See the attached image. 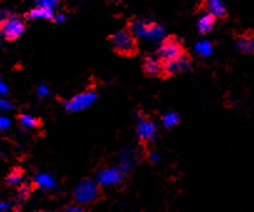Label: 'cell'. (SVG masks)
Returning a JSON list of instances; mask_svg holds the SVG:
<instances>
[{"label":"cell","mask_w":254,"mask_h":212,"mask_svg":"<svg viewBox=\"0 0 254 212\" xmlns=\"http://www.w3.org/2000/svg\"><path fill=\"white\" fill-rule=\"evenodd\" d=\"M110 45L117 55L124 58H135L138 54L137 36L128 28L121 29L109 36Z\"/></svg>","instance_id":"cell-1"},{"label":"cell","mask_w":254,"mask_h":212,"mask_svg":"<svg viewBox=\"0 0 254 212\" xmlns=\"http://www.w3.org/2000/svg\"><path fill=\"white\" fill-rule=\"evenodd\" d=\"M101 192L100 184H96L91 180H82L75 189L74 199L81 206L91 205L101 199Z\"/></svg>","instance_id":"cell-2"},{"label":"cell","mask_w":254,"mask_h":212,"mask_svg":"<svg viewBox=\"0 0 254 212\" xmlns=\"http://www.w3.org/2000/svg\"><path fill=\"white\" fill-rule=\"evenodd\" d=\"M185 53L186 49L181 39H178L177 36H167V38H163L162 43L158 48L157 57L162 62H170V60L182 57Z\"/></svg>","instance_id":"cell-3"},{"label":"cell","mask_w":254,"mask_h":212,"mask_svg":"<svg viewBox=\"0 0 254 212\" xmlns=\"http://www.w3.org/2000/svg\"><path fill=\"white\" fill-rule=\"evenodd\" d=\"M163 63H165V75H163V79H170V77L176 76V75L181 74V72L190 70V67H192V58L186 51L182 57Z\"/></svg>","instance_id":"cell-4"},{"label":"cell","mask_w":254,"mask_h":212,"mask_svg":"<svg viewBox=\"0 0 254 212\" xmlns=\"http://www.w3.org/2000/svg\"><path fill=\"white\" fill-rule=\"evenodd\" d=\"M0 31L5 40L14 41L23 35V33L25 31V24L19 16L11 15L5 21V24L0 28Z\"/></svg>","instance_id":"cell-5"},{"label":"cell","mask_w":254,"mask_h":212,"mask_svg":"<svg viewBox=\"0 0 254 212\" xmlns=\"http://www.w3.org/2000/svg\"><path fill=\"white\" fill-rule=\"evenodd\" d=\"M142 71L148 77H160L165 75V63L158 57H145L142 60Z\"/></svg>","instance_id":"cell-6"},{"label":"cell","mask_w":254,"mask_h":212,"mask_svg":"<svg viewBox=\"0 0 254 212\" xmlns=\"http://www.w3.org/2000/svg\"><path fill=\"white\" fill-rule=\"evenodd\" d=\"M96 97L97 95L94 91H84L72 97L71 100H69L65 104V106H66L69 111H81L89 108L90 105H92V102L96 100Z\"/></svg>","instance_id":"cell-7"},{"label":"cell","mask_w":254,"mask_h":212,"mask_svg":"<svg viewBox=\"0 0 254 212\" xmlns=\"http://www.w3.org/2000/svg\"><path fill=\"white\" fill-rule=\"evenodd\" d=\"M137 136L140 142L148 143L155 139L156 136V125L147 118L141 116L140 124L137 128Z\"/></svg>","instance_id":"cell-8"},{"label":"cell","mask_w":254,"mask_h":212,"mask_svg":"<svg viewBox=\"0 0 254 212\" xmlns=\"http://www.w3.org/2000/svg\"><path fill=\"white\" fill-rule=\"evenodd\" d=\"M237 49L242 54H254V31L247 30L236 36Z\"/></svg>","instance_id":"cell-9"},{"label":"cell","mask_w":254,"mask_h":212,"mask_svg":"<svg viewBox=\"0 0 254 212\" xmlns=\"http://www.w3.org/2000/svg\"><path fill=\"white\" fill-rule=\"evenodd\" d=\"M124 177V172L117 169L104 170L97 176V181L100 185H115L119 184Z\"/></svg>","instance_id":"cell-10"},{"label":"cell","mask_w":254,"mask_h":212,"mask_svg":"<svg viewBox=\"0 0 254 212\" xmlns=\"http://www.w3.org/2000/svg\"><path fill=\"white\" fill-rule=\"evenodd\" d=\"M204 6H206V10L213 14L216 18H226L227 10L222 0H206Z\"/></svg>","instance_id":"cell-11"},{"label":"cell","mask_w":254,"mask_h":212,"mask_svg":"<svg viewBox=\"0 0 254 212\" xmlns=\"http://www.w3.org/2000/svg\"><path fill=\"white\" fill-rule=\"evenodd\" d=\"M145 38L151 39V40H161V39L166 38V31L163 26L158 25L157 23L148 21L147 26H146Z\"/></svg>","instance_id":"cell-12"},{"label":"cell","mask_w":254,"mask_h":212,"mask_svg":"<svg viewBox=\"0 0 254 212\" xmlns=\"http://www.w3.org/2000/svg\"><path fill=\"white\" fill-rule=\"evenodd\" d=\"M26 19L35 20V19H46V20H54V9L44 8V6H36L35 9L26 14Z\"/></svg>","instance_id":"cell-13"},{"label":"cell","mask_w":254,"mask_h":212,"mask_svg":"<svg viewBox=\"0 0 254 212\" xmlns=\"http://www.w3.org/2000/svg\"><path fill=\"white\" fill-rule=\"evenodd\" d=\"M216 25V16L208 13L202 16L198 21V30L201 34H207L212 30Z\"/></svg>","instance_id":"cell-14"},{"label":"cell","mask_w":254,"mask_h":212,"mask_svg":"<svg viewBox=\"0 0 254 212\" xmlns=\"http://www.w3.org/2000/svg\"><path fill=\"white\" fill-rule=\"evenodd\" d=\"M18 120L25 129H36V128H40V126L43 125L40 119H36L34 118V116L26 115V114H20V115H18Z\"/></svg>","instance_id":"cell-15"},{"label":"cell","mask_w":254,"mask_h":212,"mask_svg":"<svg viewBox=\"0 0 254 212\" xmlns=\"http://www.w3.org/2000/svg\"><path fill=\"white\" fill-rule=\"evenodd\" d=\"M23 176L24 170L20 169V167H14L10 174L8 175V177H6V182H8V185H18L23 180Z\"/></svg>","instance_id":"cell-16"},{"label":"cell","mask_w":254,"mask_h":212,"mask_svg":"<svg viewBox=\"0 0 254 212\" xmlns=\"http://www.w3.org/2000/svg\"><path fill=\"white\" fill-rule=\"evenodd\" d=\"M162 123L165 128H173V126L178 125V123H180V116L176 113L165 114V115L162 116Z\"/></svg>","instance_id":"cell-17"},{"label":"cell","mask_w":254,"mask_h":212,"mask_svg":"<svg viewBox=\"0 0 254 212\" xmlns=\"http://www.w3.org/2000/svg\"><path fill=\"white\" fill-rule=\"evenodd\" d=\"M212 44L209 41H202V43H198L196 45V51H198L202 57H209L212 54Z\"/></svg>","instance_id":"cell-18"},{"label":"cell","mask_w":254,"mask_h":212,"mask_svg":"<svg viewBox=\"0 0 254 212\" xmlns=\"http://www.w3.org/2000/svg\"><path fill=\"white\" fill-rule=\"evenodd\" d=\"M36 184H38L39 186H43L44 189H53V187L55 186V181H54L49 175H40V176H38Z\"/></svg>","instance_id":"cell-19"},{"label":"cell","mask_w":254,"mask_h":212,"mask_svg":"<svg viewBox=\"0 0 254 212\" xmlns=\"http://www.w3.org/2000/svg\"><path fill=\"white\" fill-rule=\"evenodd\" d=\"M10 16H11L10 10H8V9H0V28L5 24V21L8 20Z\"/></svg>","instance_id":"cell-20"},{"label":"cell","mask_w":254,"mask_h":212,"mask_svg":"<svg viewBox=\"0 0 254 212\" xmlns=\"http://www.w3.org/2000/svg\"><path fill=\"white\" fill-rule=\"evenodd\" d=\"M65 211H84V207L81 206V205H72V206H67L65 207Z\"/></svg>","instance_id":"cell-21"},{"label":"cell","mask_w":254,"mask_h":212,"mask_svg":"<svg viewBox=\"0 0 254 212\" xmlns=\"http://www.w3.org/2000/svg\"><path fill=\"white\" fill-rule=\"evenodd\" d=\"M19 195H20V197H23V199H26V197L29 196L28 187H26V186L20 187V190H19Z\"/></svg>","instance_id":"cell-22"},{"label":"cell","mask_w":254,"mask_h":212,"mask_svg":"<svg viewBox=\"0 0 254 212\" xmlns=\"http://www.w3.org/2000/svg\"><path fill=\"white\" fill-rule=\"evenodd\" d=\"M9 126V120L8 119L0 118V129H5Z\"/></svg>","instance_id":"cell-23"},{"label":"cell","mask_w":254,"mask_h":212,"mask_svg":"<svg viewBox=\"0 0 254 212\" xmlns=\"http://www.w3.org/2000/svg\"><path fill=\"white\" fill-rule=\"evenodd\" d=\"M38 92H39V95H40V96H44V95H48L49 94V90L46 89L45 86H40L38 89Z\"/></svg>","instance_id":"cell-24"},{"label":"cell","mask_w":254,"mask_h":212,"mask_svg":"<svg viewBox=\"0 0 254 212\" xmlns=\"http://www.w3.org/2000/svg\"><path fill=\"white\" fill-rule=\"evenodd\" d=\"M65 19H66V16L64 15V14H59L58 16H55V19H54V20L58 21V23H63V21H65Z\"/></svg>","instance_id":"cell-25"},{"label":"cell","mask_w":254,"mask_h":212,"mask_svg":"<svg viewBox=\"0 0 254 212\" xmlns=\"http://www.w3.org/2000/svg\"><path fill=\"white\" fill-rule=\"evenodd\" d=\"M0 108L11 109V105L8 104V102H6V101H0Z\"/></svg>","instance_id":"cell-26"},{"label":"cell","mask_w":254,"mask_h":212,"mask_svg":"<svg viewBox=\"0 0 254 212\" xmlns=\"http://www.w3.org/2000/svg\"><path fill=\"white\" fill-rule=\"evenodd\" d=\"M0 91H3V94H6V87L3 82H0Z\"/></svg>","instance_id":"cell-27"},{"label":"cell","mask_w":254,"mask_h":212,"mask_svg":"<svg viewBox=\"0 0 254 212\" xmlns=\"http://www.w3.org/2000/svg\"><path fill=\"white\" fill-rule=\"evenodd\" d=\"M6 207H8V206H6V205H0V210H1V209H6Z\"/></svg>","instance_id":"cell-28"},{"label":"cell","mask_w":254,"mask_h":212,"mask_svg":"<svg viewBox=\"0 0 254 212\" xmlns=\"http://www.w3.org/2000/svg\"><path fill=\"white\" fill-rule=\"evenodd\" d=\"M50 1H51V3H54V4H58L59 0H50Z\"/></svg>","instance_id":"cell-29"},{"label":"cell","mask_w":254,"mask_h":212,"mask_svg":"<svg viewBox=\"0 0 254 212\" xmlns=\"http://www.w3.org/2000/svg\"><path fill=\"white\" fill-rule=\"evenodd\" d=\"M202 1H206V0H202Z\"/></svg>","instance_id":"cell-30"}]
</instances>
